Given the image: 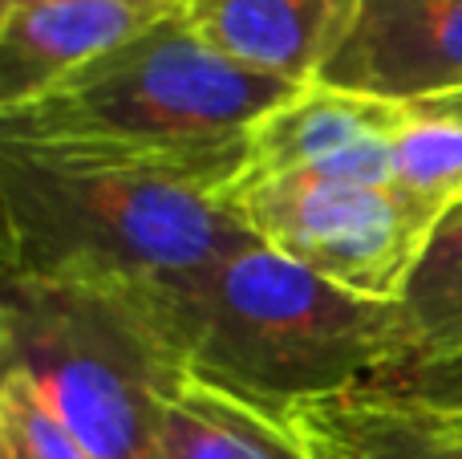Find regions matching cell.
<instances>
[{"mask_svg": "<svg viewBox=\"0 0 462 459\" xmlns=\"http://www.w3.org/2000/svg\"><path fill=\"white\" fill-rule=\"evenodd\" d=\"M292 89L216 53L175 8L29 102L0 110V151L167 179L227 200L244 175L252 126Z\"/></svg>", "mask_w": 462, "mask_h": 459, "instance_id": "obj_1", "label": "cell"}, {"mask_svg": "<svg viewBox=\"0 0 462 459\" xmlns=\"http://www.w3.org/2000/svg\"><path fill=\"white\" fill-rule=\"evenodd\" d=\"M195 379L272 415L377 387L410 358L402 301H365L252 244L199 273L138 285Z\"/></svg>", "mask_w": 462, "mask_h": 459, "instance_id": "obj_2", "label": "cell"}, {"mask_svg": "<svg viewBox=\"0 0 462 459\" xmlns=\"http://www.w3.org/2000/svg\"><path fill=\"white\" fill-rule=\"evenodd\" d=\"M0 192L5 276L154 285L260 244L231 200L167 179L0 151Z\"/></svg>", "mask_w": 462, "mask_h": 459, "instance_id": "obj_3", "label": "cell"}, {"mask_svg": "<svg viewBox=\"0 0 462 459\" xmlns=\"http://www.w3.org/2000/svg\"><path fill=\"white\" fill-rule=\"evenodd\" d=\"M0 350L94 459H159L162 411L191 374L138 285L5 276Z\"/></svg>", "mask_w": 462, "mask_h": 459, "instance_id": "obj_4", "label": "cell"}, {"mask_svg": "<svg viewBox=\"0 0 462 459\" xmlns=\"http://www.w3.org/2000/svg\"><path fill=\"white\" fill-rule=\"evenodd\" d=\"M263 248L365 301L406 297L434 232L390 183L284 175L227 195Z\"/></svg>", "mask_w": 462, "mask_h": 459, "instance_id": "obj_5", "label": "cell"}, {"mask_svg": "<svg viewBox=\"0 0 462 459\" xmlns=\"http://www.w3.org/2000/svg\"><path fill=\"white\" fill-rule=\"evenodd\" d=\"M317 81L414 106L462 89V0H357Z\"/></svg>", "mask_w": 462, "mask_h": 459, "instance_id": "obj_6", "label": "cell"}, {"mask_svg": "<svg viewBox=\"0 0 462 459\" xmlns=\"http://www.w3.org/2000/svg\"><path fill=\"white\" fill-rule=\"evenodd\" d=\"M175 0H24L0 8V110L175 13Z\"/></svg>", "mask_w": 462, "mask_h": 459, "instance_id": "obj_7", "label": "cell"}, {"mask_svg": "<svg viewBox=\"0 0 462 459\" xmlns=\"http://www.w3.org/2000/svg\"><path fill=\"white\" fill-rule=\"evenodd\" d=\"M410 122V106L377 94L345 89L333 81L296 86L284 102H276L247 135V163L236 192L255 183H272L284 175L320 171L361 146H382L402 135ZM231 192V195H236Z\"/></svg>", "mask_w": 462, "mask_h": 459, "instance_id": "obj_8", "label": "cell"}, {"mask_svg": "<svg viewBox=\"0 0 462 459\" xmlns=\"http://www.w3.org/2000/svg\"><path fill=\"white\" fill-rule=\"evenodd\" d=\"M357 0H183L179 16L216 53L292 86L320 78Z\"/></svg>", "mask_w": 462, "mask_h": 459, "instance_id": "obj_9", "label": "cell"}, {"mask_svg": "<svg viewBox=\"0 0 462 459\" xmlns=\"http://www.w3.org/2000/svg\"><path fill=\"white\" fill-rule=\"evenodd\" d=\"M288 423L312 459H462V431L434 407L390 390L304 398Z\"/></svg>", "mask_w": 462, "mask_h": 459, "instance_id": "obj_10", "label": "cell"}, {"mask_svg": "<svg viewBox=\"0 0 462 459\" xmlns=\"http://www.w3.org/2000/svg\"><path fill=\"white\" fill-rule=\"evenodd\" d=\"M410 358L369 390L430 407H462V211L434 232L406 297Z\"/></svg>", "mask_w": 462, "mask_h": 459, "instance_id": "obj_11", "label": "cell"}, {"mask_svg": "<svg viewBox=\"0 0 462 459\" xmlns=\"http://www.w3.org/2000/svg\"><path fill=\"white\" fill-rule=\"evenodd\" d=\"M159 459H312L284 415L187 374L159 427Z\"/></svg>", "mask_w": 462, "mask_h": 459, "instance_id": "obj_12", "label": "cell"}, {"mask_svg": "<svg viewBox=\"0 0 462 459\" xmlns=\"http://www.w3.org/2000/svg\"><path fill=\"white\" fill-rule=\"evenodd\" d=\"M390 187L430 232L462 211V118L414 114L390 143Z\"/></svg>", "mask_w": 462, "mask_h": 459, "instance_id": "obj_13", "label": "cell"}, {"mask_svg": "<svg viewBox=\"0 0 462 459\" xmlns=\"http://www.w3.org/2000/svg\"><path fill=\"white\" fill-rule=\"evenodd\" d=\"M0 459H94L78 436L49 411L29 379L0 382Z\"/></svg>", "mask_w": 462, "mask_h": 459, "instance_id": "obj_14", "label": "cell"}, {"mask_svg": "<svg viewBox=\"0 0 462 459\" xmlns=\"http://www.w3.org/2000/svg\"><path fill=\"white\" fill-rule=\"evenodd\" d=\"M410 110L414 114H439V118H462V89L442 94V98H426V102H414Z\"/></svg>", "mask_w": 462, "mask_h": 459, "instance_id": "obj_15", "label": "cell"}, {"mask_svg": "<svg viewBox=\"0 0 462 459\" xmlns=\"http://www.w3.org/2000/svg\"><path fill=\"white\" fill-rule=\"evenodd\" d=\"M426 407H430V403H426ZM434 411H439L442 419H447L455 431H462V407H458V411H447V407H434Z\"/></svg>", "mask_w": 462, "mask_h": 459, "instance_id": "obj_16", "label": "cell"}, {"mask_svg": "<svg viewBox=\"0 0 462 459\" xmlns=\"http://www.w3.org/2000/svg\"><path fill=\"white\" fill-rule=\"evenodd\" d=\"M13 5H24V0H0V8H13Z\"/></svg>", "mask_w": 462, "mask_h": 459, "instance_id": "obj_17", "label": "cell"}, {"mask_svg": "<svg viewBox=\"0 0 462 459\" xmlns=\"http://www.w3.org/2000/svg\"><path fill=\"white\" fill-rule=\"evenodd\" d=\"M447 411H458V407H447Z\"/></svg>", "mask_w": 462, "mask_h": 459, "instance_id": "obj_18", "label": "cell"}, {"mask_svg": "<svg viewBox=\"0 0 462 459\" xmlns=\"http://www.w3.org/2000/svg\"><path fill=\"white\" fill-rule=\"evenodd\" d=\"M175 5H183V0H175Z\"/></svg>", "mask_w": 462, "mask_h": 459, "instance_id": "obj_19", "label": "cell"}]
</instances>
